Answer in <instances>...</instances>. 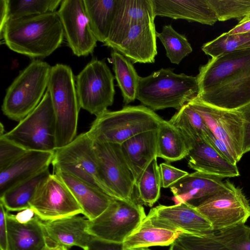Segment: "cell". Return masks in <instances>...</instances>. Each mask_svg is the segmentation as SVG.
Masks as SVG:
<instances>
[{"label":"cell","mask_w":250,"mask_h":250,"mask_svg":"<svg viewBox=\"0 0 250 250\" xmlns=\"http://www.w3.org/2000/svg\"><path fill=\"white\" fill-rule=\"evenodd\" d=\"M2 136L27 151L55 150V119L47 89L37 106L14 128Z\"/></svg>","instance_id":"52a82bcc"},{"label":"cell","mask_w":250,"mask_h":250,"mask_svg":"<svg viewBox=\"0 0 250 250\" xmlns=\"http://www.w3.org/2000/svg\"><path fill=\"white\" fill-rule=\"evenodd\" d=\"M217 20L235 19L239 21L250 12V0H208Z\"/></svg>","instance_id":"8d00e7d4"},{"label":"cell","mask_w":250,"mask_h":250,"mask_svg":"<svg viewBox=\"0 0 250 250\" xmlns=\"http://www.w3.org/2000/svg\"><path fill=\"white\" fill-rule=\"evenodd\" d=\"M26 151L3 136H0V171L7 167Z\"/></svg>","instance_id":"ab89813d"},{"label":"cell","mask_w":250,"mask_h":250,"mask_svg":"<svg viewBox=\"0 0 250 250\" xmlns=\"http://www.w3.org/2000/svg\"><path fill=\"white\" fill-rule=\"evenodd\" d=\"M30 205L42 221L83 213L82 208L67 186L53 173L39 188Z\"/></svg>","instance_id":"4fadbf2b"},{"label":"cell","mask_w":250,"mask_h":250,"mask_svg":"<svg viewBox=\"0 0 250 250\" xmlns=\"http://www.w3.org/2000/svg\"><path fill=\"white\" fill-rule=\"evenodd\" d=\"M50 174L48 168L9 188L0 195V203L9 212L30 208V202L37 190Z\"/></svg>","instance_id":"f1b7e54d"},{"label":"cell","mask_w":250,"mask_h":250,"mask_svg":"<svg viewBox=\"0 0 250 250\" xmlns=\"http://www.w3.org/2000/svg\"><path fill=\"white\" fill-rule=\"evenodd\" d=\"M57 13L73 54L81 57L92 53L98 41L91 30L83 0H62Z\"/></svg>","instance_id":"9a60e30c"},{"label":"cell","mask_w":250,"mask_h":250,"mask_svg":"<svg viewBox=\"0 0 250 250\" xmlns=\"http://www.w3.org/2000/svg\"><path fill=\"white\" fill-rule=\"evenodd\" d=\"M156 17L213 25L218 21L208 0H151Z\"/></svg>","instance_id":"ffe728a7"},{"label":"cell","mask_w":250,"mask_h":250,"mask_svg":"<svg viewBox=\"0 0 250 250\" xmlns=\"http://www.w3.org/2000/svg\"><path fill=\"white\" fill-rule=\"evenodd\" d=\"M187 157L188 167L196 171L222 178L240 175L236 164L224 158L205 140L196 142Z\"/></svg>","instance_id":"cb8c5ba5"},{"label":"cell","mask_w":250,"mask_h":250,"mask_svg":"<svg viewBox=\"0 0 250 250\" xmlns=\"http://www.w3.org/2000/svg\"><path fill=\"white\" fill-rule=\"evenodd\" d=\"M157 130L137 134L121 145L125 160L135 183L149 164L157 156Z\"/></svg>","instance_id":"d4e9b609"},{"label":"cell","mask_w":250,"mask_h":250,"mask_svg":"<svg viewBox=\"0 0 250 250\" xmlns=\"http://www.w3.org/2000/svg\"><path fill=\"white\" fill-rule=\"evenodd\" d=\"M169 250H187L184 248L179 245L178 244L174 242L172 243L169 248Z\"/></svg>","instance_id":"f907efd6"},{"label":"cell","mask_w":250,"mask_h":250,"mask_svg":"<svg viewBox=\"0 0 250 250\" xmlns=\"http://www.w3.org/2000/svg\"><path fill=\"white\" fill-rule=\"evenodd\" d=\"M51 68L47 62L36 59L22 70L6 90L3 114L19 122L31 112L46 91Z\"/></svg>","instance_id":"5b68a950"},{"label":"cell","mask_w":250,"mask_h":250,"mask_svg":"<svg viewBox=\"0 0 250 250\" xmlns=\"http://www.w3.org/2000/svg\"><path fill=\"white\" fill-rule=\"evenodd\" d=\"M159 169L162 187L164 188H170L188 174V172L177 168L167 162L161 163Z\"/></svg>","instance_id":"60d3db41"},{"label":"cell","mask_w":250,"mask_h":250,"mask_svg":"<svg viewBox=\"0 0 250 250\" xmlns=\"http://www.w3.org/2000/svg\"><path fill=\"white\" fill-rule=\"evenodd\" d=\"M5 133H4V126L2 123H0V136H2L4 135Z\"/></svg>","instance_id":"f5cc1de1"},{"label":"cell","mask_w":250,"mask_h":250,"mask_svg":"<svg viewBox=\"0 0 250 250\" xmlns=\"http://www.w3.org/2000/svg\"><path fill=\"white\" fill-rule=\"evenodd\" d=\"M214 235L230 250H250V227L245 224L214 232Z\"/></svg>","instance_id":"74e56055"},{"label":"cell","mask_w":250,"mask_h":250,"mask_svg":"<svg viewBox=\"0 0 250 250\" xmlns=\"http://www.w3.org/2000/svg\"><path fill=\"white\" fill-rule=\"evenodd\" d=\"M88 219L77 215L42 221L47 237L55 243L68 249L77 246L85 250L93 236L86 230Z\"/></svg>","instance_id":"7402d4cb"},{"label":"cell","mask_w":250,"mask_h":250,"mask_svg":"<svg viewBox=\"0 0 250 250\" xmlns=\"http://www.w3.org/2000/svg\"><path fill=\"white\" fill-rule=\"evenodd\" d=\"M54 151H26L0 171V195L9 188L48 168Z\"/></svg>","instance_id":"44dd1931"},{"label":"cell","mask_w":250,"mask_h":250,"mask_svg":"<svg viewBox=\"0 0 250 250\" xmlns=\"http://www.w3.org/2000/svg\"><path fill=\"white\" fill-rule=\"evenodd\" d=\"M115 78L120 88L124 102L128 104L136 99L140 76L130 60L115 50L111 54Z\"/></svg>","instance_id":"d6a6232c"},{"label":"cell","mask_w":250,"mask_h":250,"mask_svg":"<svg viewBox=\"0 0 250 250\" xmlns=\"http://www.w3.org/2000/svg\"><path fill=\"white\" fill-rule=\"evenodd\" d=\"M164 121L144 105H129L119 110H105L96 117L87 132L93 141L121 145L137 134L158 130Z\"/></svg>","instance_id":"3957f363"},{"label":"cell","mask_w":250,"mask_h":250,"mask_svg":"<svg viewBox=\"0 0 250 250\" xmlns=\"http://www.w3.org/2000/svg\"><path fill=\"white\" fill-rule=\"evenodd\" d=\"M51 164L53 172L61 171L69 173L112 197L104 181L94 150L93 140L87 132L80 134L67 145L56 149Z\"/></svg>","instance_id":"ba28073f"},{"label":"cell","mask_w":250,"mask_h":250,"mask_svg":"<svg viewBox=\"0 0 250 250\" xmlns=\"http://www.w3.org/2000/svg\"><path fill=\"white\" fill-rule=\"evenodd\" d=\"M83 2L95 37L104 43L108 37L118 0H83Z\"/></svg>","instance_id":"f546056e"},{"label":"cell","mask_w":250,"mask_h":250,"mask_svg":"<svg viewBox=\"0 0 250 250\" xmlns=\"http://www.w3.org/2000/svg\"><path fill=\"white\" fill-rule=\"evenodd\" d=\"M180 233L155 225L146 216L138 228L123 242V250L171 245Z\"/></svg>","instance_id":"4316f807"},{"label":"cell","mask_w":250,"mask_h":250,"mask_svg":"<svg viewBox=\"0 0 250 250\" xmlns=\"http://www.w3.org/2000/svg\"><path fill=\"white\" fill-rule=\"evenodd\" d=\"M157 158L152 160L135 183L136 202L150 207L159 199L162 187Z\"/></svg>","instance_id":"1f68e13d"},{"label":"cell","mask_w":250,"mask_h":250,"mask_svg":"<svg viewBox=\"0 0 250 250\" xmlns=\"http://www.w3.org/2000/svg\"><path fill=\"white\" fill-rule=\"evenodd\" d=\"M8 250H45L46 235L40 219L22 224L6 213Z\"/></svg>","instance_id":"484cf974"},{"label":"cell","mask_w":250,"mask_h":250,"mask_svg":"<svg viewBox=\"0 0 250 250\" xmlns=\"http://www.w3.org/2000/svg\"><path fill=\"white\" fill-rule=\"evenodd\" d=\"M195 171L189 173L170 187L176 204L186 203L196 207L205 200L225 188L228 180Z\"/></svg>","instance_id":"d6986e66"},{"label":"cell","mask_w":250,"mask_h":250,"mask_svg":"<svg viewBox=\"0 0 250 250\" xmlns=\"http://www.w3.org/2000/svg\"><path fill=\"white\" fill-rule=\"evenodd\" d=\"M248 73H250V50L235 51L211 58L199 68L196 76L199 93Z\"/></svg>","instance_id":"e0dca14e"},{"label":"cell","mask_w":250,"mask_h":250,"mask_svg":"<svg viewBox=\"0 0 250 250\" xmlns=\"http://www.w3.org/2000/svg\"><path fill=\"white\" fill-rule=\"evenodd\" d=\"M85 250H123V243L106 241L93 237Z\"/></svg>","instance_id":"ee69618b"},{"label":"cell","mask_w":250,"mask_h":250,"mask_svg":"<svg viewBox=\"0 0 250 250\" xmlns=\"http://www.w3.org/2000/svg\"><path fill=\"white\" fill-rule=\"evenodd\" d=\"M250 20V12L248 14V15L245 17L243 19L239 21L238 23H241L246 21Z\"/></svg>","instance_id":"816d5d0a"},{"label":"cell","mask_w":250,"mask_h":250,"mask_svg":"<svg viewBox=\"0 0 250 250\" xmlns=\"http://www.w3.org/2000/svg\"><path fill=\"white\" fill-rule=\"evenodd\" d=\"M239 111L243 119L242 152L244 155L250 151V104Z\"/></svg>","instance_id":"7bdbcfd3"},{"label":"cell","mask_w":250,"mask_h":250,"mask_svg":"<svg viewBox=\"0 0 250 250\" xmlns=\"http://www.w3.org/2000/svg\"></svg>","instance_id":"9f6ffc18"},{"label":"cell","mask_w":250,"mask_h":250,"mask_svg":"<svg viewBox=\"0 0 250 250\" xmlns=\"http://www.w3.org/2000/svg\"><path fill=\"white\" fill-rule=\"evenodd\" d=\"M157 156L167 163L187 157L191 146L181 131L164 120L157 130Z\"/></svg>","instance_id":"83f0119b"},{"label":"cell","mask_w":250,"mask_h":250,"mask_svg":"<svg viewBox=\"0 0 250 250\" xmlns=\"http://www.w3.org/2000/svg\"><path fill=\"white\" fill-rule=\"evenodd\" d=\"M6 214L19 223L25 224L40 219L32 208H28L13 214L6 210Z\"/></svg>","instance_id":"bcb514c9"},{"label":"cell","mask_w":250,"mask_h":250,"mask_svg":"<svg viewBox=\"0 0 250 250\" xmlns=\"http://www.w3.org/2000/svg\"><path fill=\"white\" fill-rule=\"evenodd\" d=\"M47 89L55 119L56 149L67 145L77 136L81 107L71 68L61 63L51 66Z\"/></svg>","instance_id":"277c9868"},{"label":"cell","mask_w":250,"mask_h":250,"mask_svg":"<svg viewBox=\"0 0 250 250\" xmlns=\"http://www.w3.org/2000/svg\"><path fill=\"white\" fill-rule=\"evenodd\" d=\"M114 79L104 62L93 59L88 63L76 79L81 108L96 117L107 110L114 101Z\"/></svg>","instance_id":"30bf717a"},{"label":"cell","mask_w":250,"mask_h":250,"mask_svg":"<svg viewBox=\"0 0 250 250\" xmlns=\"http://www.w3.org/2000/svg\"><path fill=\"white\" fill-rule=\"evenodd\" d=\"M150 250L148 249V248H143V249H136V250Z\"/></svg>","instance_id":"db71d44e"},{"label":"cell","mask_w":250,"mask_h":250,"mask_svg":"<svg viewBox=\"0 0 250 250\" xmlns=\"http://www.w3.org/2000/svg\"><path fill=\"white\" fill-rule=\"evenodd\" d=\"M197 97L218 108L239 110L250 104V73L209 88L199 93Z\"/></svg>","instance_id":"ac0fdd59"},{"label":"cell","mask_w":250,"mask_h":250,"mask_svg":"<svg viewBox=\"0 0 250 250\" xmlns=\"http://www.w3.org/2000/svg\"><path fill=\"white\" fill-rule=\"evenodd\" d=\"M168 122L181 131L191 147L196 142L205 140L210 131L202 117L188 103Z\"/></svg>","instance_id":"4dcf8cb0"},{"label":"cell","mask_w":250,"mask_h":250,"mask_svg":"<svg viewBox=\"0 0 250 250\" xmlns=\"http://www.w3.org/2000/svg\"><path fill=\"white\" fill-rule=\"evenodd\" d=\"M155 18L130 19L117 24L104 45L133 63H153L157 54Z\"/></svg>","instance_id":"8992f818"},{"label":"cell","mask_w":250,"mask_h":250,"mask_svg":"<svg viewBox=\"0 0 250 250\" xmlns=\"http://www.w3.org/2000/svg\"><path fill=\"white\" fill-rule=\"evenodd\" d=\"M174 242L187 250H230L215 238L214 232L201 235L181 233Z\"/></svg>","instance_id":"f35d334b"},{"label":"cell","mask_w":250,"mask_h":250,"mask_svg":"<svg viewBox=\"0 0 250 250\" xmlns=\"http://www.w3.org/2000/svg\"><path fill=\"white\" fill-rule=\"evenodd\" d=\"M5 43L11 50L31 58H44L62 43L63 27L54 11L9 19L3 32Z\"/></svg>","instance_id":"6da1fadb"},{"label":"cell","mask_w":250,"mask_h":250,"mask_svg":"<svg viewBox=\"0 0 250 250\" xmlns=\"http://www.w3.org/2000/svg\"><path fill=\"white\" fill-rule=\"evenodd\" d=\"M146 218L155 225L183 233L201 235L214 232L208 220L195 207L186 203L160 205L152 208Z\"/></svg>","instance_id":"2e32d148"},{"label":"cell","mask_w":250,"mask_h":250,"mask_svg":"<svg viewBox=\"0 0 250 250\" xmlns=\"http://www.w3.org/2000/svg\"><path fill=\"white\" fill-rule=\"evenodd\" d=\"M93 147L104 181L112 197L134 200L135 180L121 145L94 140Z\"/></svg>","instance_id":"7c38bea8"},{"label":"cell","mask_w":250,"mask_h":250,"mask_svg":"<svg viewBox=\"0 0 250 250\" xmlns=\"http://www.w3.org/2000/svg\"><path fill=\"white\" fill-rule=\"evenodd\" d=\"M61 2V0H9V19L54 12Z\"/></svg>","instance_id":"d590c367"},{"label":"cell","mask_w":250,"mask_h":250,"mask_svg":"<svg viewBox=\"0 0 250 250\" xmlns=\"http://www.w3.org/2000/svg\"><path fill=\"white\" fill-rule=\"evenodd\" d=\"M202 51L211 58L238 50H250V32L235 35L224 33L205 43Z\"/></svg>","instance_id":"836d02e7"},{"label":"cell","mask_w":250,"mask_h":250,"mask_svg":"<svg viewBox=\"0 0 250 250\" xmlns=\"http://www.w3.org/2000/svg\"><path fill=\"white\" fill-rule=\"evenodd\" d=\"M188 104L202 117L214 136L227 145L238 162L243 156V119L241 112L211 106L197 96Z\"/></svg>","instance_id":"5bb4252c"},{"label":"cell","mask_w":250,"mask_h":250,"mask_svg":"<svg viewBox=\"0 0 250 250\" xmlns=\"http://www.w3.org/2000/svg\"><path fill=\"white\" fill-rule=\"evenodd\" d=\"M195 208L211 223L214 232L245 224L250 217L249 201L242 189L229 180L225 188Z\"/></svg>","instance_id":"8fae6325"},{"label":"cell","mask_w":250,"mask_h":250,"mask_svg":"<svg viewBox=\"0 0 250 250\" xmlns=\"http://www.w3.org/2000/svg\"><path fill=\"white\" fill-rule=\"evenodd\" d=\"M6 210L0 203V248L8 250V237L6 221Z\"/></svg>","instance_id":"f6af8a7d"},{"label":"cell","mask_w":250,"mask_h":250,"mask_svg":"<svg viewBox=\"0 0 250 250\" xmlns=\"http://www.w3.org/2000/svg\"><path fill=\"white\" fill-rule=\"evenodd\" d=\"M156 37L164 46L166 55L172 63L179 64L192 51L187 38L176 31L170 24L164 25L161 33L156 32Z\"/></svg>","instance_id":"e575fe53"},{"label":"cell","mask_w":250,"mask_h":250,"mask_svg":"<svg viewBox=\"0 0 250 250\" xmlns=\"http://www.w3.org/2000/svg\"><path fill=\"white\" fill-rule=\"evenodd\" d=\"M45 250H62V246L55 243L46 236V247Z\"/></svg>","instance_id":"681fc988"},{"label":"cell","mask_w":250,"mask_h":250,"mask_svg":"<svg viewBox=\"0 0 250 250\" xmlns=\"http://www.w3.org/2000/svg\"><path fill=\"white\" fill-rule=\"evenodd\" d=\"M205 140L228 161L233 164H237L238 161L232 152L227 145L215 137L211 131L206 136Z\"/></svg>","instance_id":"b9f144b4"},{"label":"cell","mask_w":250,"mask_h":250,"mask_svg":"<svg viewBox=\"0 0 250 250\" xmlns=\"http://www.w3.org/2000/svg\"><path fill=\"white\" fill-rule=\"evenodd\" d=\"M146 216L143 206L134 200L114 199L100 215L88 220L86 230L94 237L123 243Z\"/></svg>","instance_id":"9c48e42d"},{"label":"cell","mask_w":250,"mask_h":250,"mask_svg":"<svg viewBox=\"0 0 250 250\" xmlns=\"http://www.w3.org/2000/svg\"><path fill=\"white\" fill-rule=\"evenodd\" d=\"M57 174L67 186L83 210V214L92 220L100 215L113 198L100 189L66 172L58 171Z\"/></svg>","instance_id":"603a6c76"},{"label":"cell","mask_w":250,"mask_h":250,"mask_svg":"<svg viewBox=\"0 0 250 250\" xmlns=\"http://www.w3.org/2000/svg\"><path fill=\"white\" fill-rule=\"evenodd\" d=\"M9 0H1L0 1V33L2 34L4 28L9 19Z\"/></svg>","instance_id":"7dc6e473"},{"label":"cell","mask_w":250,"mask_h":250,"mask_svg":"<svg viewBox=\"0 0 250 250\" xmlns=\"http://www.w3.org/2000/svg\"><path fill=\"white\" fill-rule=\"evenodd\" d=\"M250 32V20L238 23L231 29L227 32L229 35L243 34Z\"/></svg>","instance_id":"c3c4849f"},{"label":"cell","mask_w":250,"mask_h":250,"mask_svg":"<svg viewBox=\"0 0 250 250\" xmlns=\"http://www.w3.org/2000/svg\"><path fill=\"white\" fill-rule=\"evenodd\" d=\"M62 250H69V249L66 247L62 246Z\"/></svg>","instance_id":"11a10c76"},{"label":"cell","mask_w":250,"mask_h":250,"mask_svg":"<svg viewBox=\"0 0 250 250\" xmlns=\"http://www.w3.org/2000/svg\"><path fill=\"white\" fill-rule=\"evenodd\" d=\"M199 92L196 77L162 68L146 77H140L136 99L153 111L170 107L179 110Z\"/></svg>","instance_id":"7a4b0ae2"}]
</instances>
